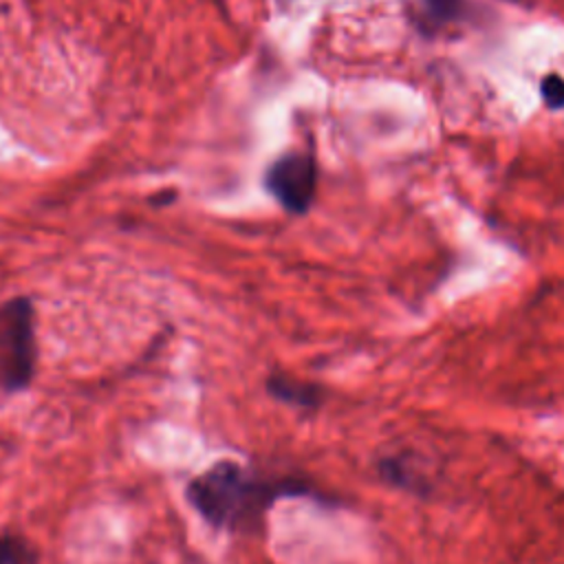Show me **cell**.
<instances>
[{
	"label": "cell",
	"mask_w": 564,
	"mask_h": 564,
	"mask_svg": "<svg viewBox=\"0 0 564 564\" xmlns=\"http://www.w3.org/2000/svg\"><path fill=\"white\" fill-rule=\"evenodd\" d=\"M311 494V487L295 478H262L238 463H216L187 487L194 509L212 524L225 529H251L267 509L284 496Z\"/></svg>",
	"instance_id": "obj_1"
},
{
	"label": "cell",
	"mask_w": 564,
	"mask_h": 564,
	"mask_svg": "<svg viewBox=\"0 0 564 564\" xmlns=\"http://www.w3.org/2000/svg\"><path fill=\"white\" fill-rule=\"evenodd\" d=\"M540 93L549 108H564V79L560 75H546L540 84Z\"/></svg>",
	"instance_id": "obj_8"
},
{
	"label": "cell",
	"mask_w": 564,
	"mask_h": 564,
	"mask_svg": "<svg viewBox=\"0 0 564 564\" xmlns=\"http://www.w3.org/2000/svg\"><path fill=\"white\" fill-rule=\"evenodd\" d=\"M35 372L33 306L26 297L0 306V388L22 390Z\"/></svg>",
	"instance_id": "obj_2"
},
{
	"label": "cell",
	"mask_w": 564,
	"mask_h": 564,
	"mask_svg": "<svg viewBox=\"0 0 564 564\" xmlns=\"http://www.w3.org/2000/svg\"><path fill=\"white\" fill-rule=\"evenodd\" d=\"M0 564H37L35 549L20 535H0Z\"/></svg>",
	"instance_id": "obj_5"
},
{
	"label": "cell",
	"mask_w": 564,
	"mask_h": 564,
	"mask_svg": "<svg viewBox=\"0 0 564 564\" xmlns=\"http://www.w3.org/2000/svg\"><path fill=\"white\" fill-rule=\"evenodd\" d=\"M379 471L383 474L386 480L399 485V487H410L416 489L419 485H423L421 476L416 474V469H412L410 463H403L401 458H386L379 463Z\"/></svg>",
	"instance_id": "obj_6"
},
{
	"label": "cell",
	"mask_w": 564,
	"mask_h": 564,
	"mask_svg": "<svg viewBox=\"0 0 564 564\" xmlns=\"http://www.w3.org/2000/svg\"><path fill=\"white\" fill-rule=\"evenodd\" d=\"M423 4L427 11V18L434 24L454 20L463 9V0H423Z\"/></svg>",
	"instance_id": "obj_7"
},
{
	"label": "cell",
	"mask_w": 564,
	"mask_h": 564,
	"mask_svg": "<svg viewBox=\"0 0 564 564\" xmlns=\"http://www.w3.org/2000/svg\"><path fill=\"white\" fill-rule=\"evenodd\" d=\"M267 388L275 399L291 405H300V408H315L322 401L319 388L311 383H302L297 379H289V377H271Z\"/></svg>",
	"instance_id": "obj_4"
},
{
	"label": "cell",
	"mask_w": 564,
	"mask_h": 564,
	"mask_svg": "<svg viewBox=\"0 0 564 564\" xmlns=\"http://www.w3.org/2000/svg\"><path fill=\"white\" fill-rule=\"evenodd\" d=\"M267 189L291 214H304L317 187V165L308 152H291L280 156L267 170Z\"/></svg>",
	"instance_id": "obj_3"
}]
</instances>
